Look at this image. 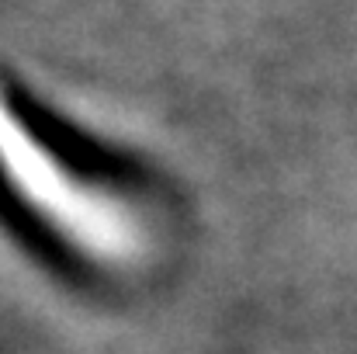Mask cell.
Listing matches in <instances>:
<instances>
[{
  "instance_id": "cell-1",
  "label": "cell",
  "mask_w": 357,
  "mask_h": 354,
  "mask_svg": "<svg viewBox=\"0 0 357 354\" xmlns=\"http://www.w3.org/2000/svg\"><path fill=\"white\" fill-rule=\"evenodd\" d=\"M0 174L24 209L66 246L98 264H132L142 253V226L125 202L66 167L0 98Z\"/></svg>"
}]
</instances>
